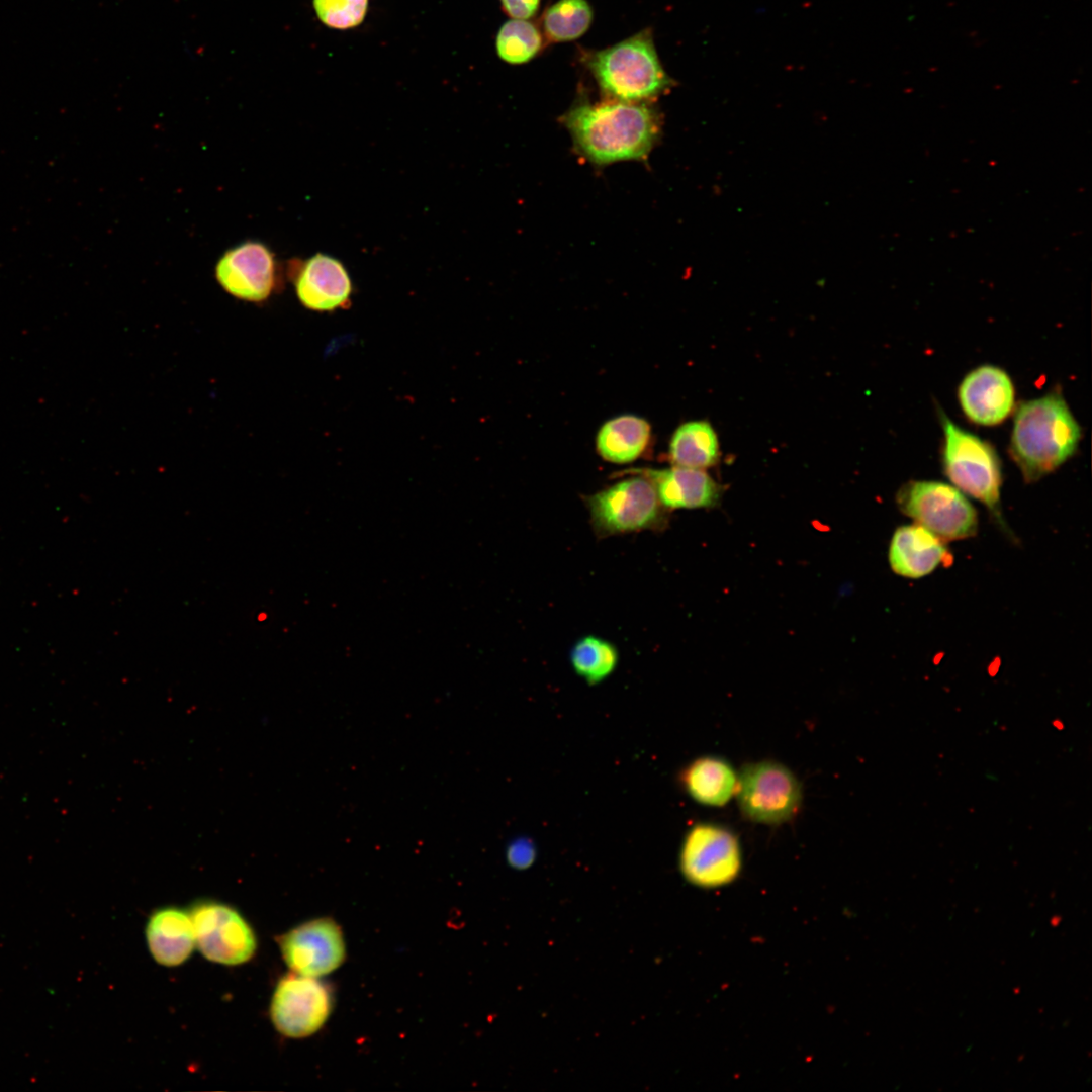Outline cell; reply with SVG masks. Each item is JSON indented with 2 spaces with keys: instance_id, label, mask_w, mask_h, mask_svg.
<instances>
[{
  "instance_id": "cell-1",
  "label": "cell",
  "mask_w": 1092,
  "mask_h": 1092,
  "mask_svg": "<svg viewBox=\"0 0 1092 1092\" xmlns=\"http://www.w3.org/2000/svg\"><path fill=\"white\" fill-rule=\"evenodd\" d=\"M562 122L576 151L598 166L645 160L661 132L660 116L647 102L580 100Z\"/></svg>"
},
{
  "instance_id": "cell-2",
  "label": "cell",
  "mask_w": 1092,
  "mask_h": 1092,
  "mask_svg": "<svg viewBox=\"0 0 1092 1092\" xmlns=\"http://www.w3.org/2000/svg\"><path fill=\"white\" fill-rule=\"evenodd\" d=\"M1081 427L1059 390L1022 401L1015 410L1009 454L1024 480L1054 472L1077 451Z\"/></svg>"
},
{
  "instance_id": "cell-3",
  "label": "cell",
  "mask_w": 1092,
  "mask_h": 1092,
  "mask_svg": "<svg viewBox=\"0 0 1092 1092\" xmlns=\"http://www.w3.org/2000/svg\"><path fill=\"white\" fill-rule=\"evenodd\" d=\"M588 66L609 99L647 102L669 90L673 84L647 29L595 53Z\"/></svg>"
},
{
  "instance_id": "cell-4",
  "label": "cell",
  "mask_w": 1092,
  "mask_h": 1092,
  "mask_svg": "<svg viewBox=\"0 0 1092 1092\" xmlns=\"http://www.w3.org/2000/svg\"><path fill=\"white\" fill-rule=\"evenodd\" d=\"M943 433L942 471L963 493L982 503L1003 527L1001 516L1002 464L992 444L956 424L938 411Z\"/></svg>"
},
{
  "instance_id": "cell-5",
  "label": "cell",
  "mask_w": 1092,
  "mask_h": 1092,
  "mask_svg": "<svg viewBox=\"0 0 1092 1092\" xmlns=\"http://www.w3.org/2000/svg\"><path fill=\"white\" fill-rule=\"evenodd\" d=\"M594 534L599 539L652 531L662 532L669 515L652 482L640 475L628 476L583 497Z\"/></svg>"
},
{
  "instance_id": "cell-6",
  "label": "cell",
  "mask_w": 1092,
  "mask_h": 1092,
  "mask_svg": "<svg viewBox=\"0 0 1092 1092\" xmlns=\"http://www.w3.org/2000/svg\"><path fill=\"white\" fill-rule=\"evenodd\" d=\"M896 504L905 516L945 543L977 534L976 509L961 490L948 483L910 480L898 489Z\"/></svg>"
},
{
  "instance_id": "cell-7",
  "label": "cell",
  "mask_w": 1092,
  "mask_h": 1092,
  "mask_svg": "<svg viewBox=\"0 0 1092 1092\" xmlns=\"http://www.w3.org/2000/svg\"><path fill=\"white\" fill-rule=\"evenodd\" d=\"M735 795L746 819L767 825L792 819L802 801L798 779L788 767L771 760L743 766L738 774Z\"/></svg>"
},
{
  "instance_id": "cell-8",
  "label": "cell",
  "mask_w": 1092,
  "mask_h": 1092,
  "mask_svg": "<svg viewBox=\"0 0 1092 1092\" xmlns=\"http://www.w3.org/2000/svg\"><path fill=\"white\" fill-rule=\"evenodd\" d=\"M742 866L737 836L727 827L698 823L687 832L679 852V868L688 882L718 888L733 882Z\"/></svg>"
},
{
  "instance_id": "cell-9",
  "label": "cell",
  "mask_w": 1092,
  "mask_h": 1092,
  "mask_svg": "<svg viewBox=\"0 0 1092 1092\" xmlns=\"http://www.w3.org/2000/svg\"><path fill=\"white\" fill-rule=\"evenodd\" d=\"M333 995L320 978L289 973L277 983L270 1018L284 1036L303 1038L317 1032L329 1019Z\"/></svg>"
},
{
  "instance_id": "cell-10",
  "label": "cell",
  "mask_w": 1092,
  "mask_h": 1092,
  "mask_svg": "<svg viewBox=\"0 0 1092 1092\" xmlns=\"http://www.w3.org/2000/svg\"><path fill=\"white\" fill-rule=\"evenodd\" d=\"M189 914L195 944L207 960L235 966L254 956L257 948L255 933L235 908L206 900L195 903Z\"/></svg>"
},
{
  "instance_id": "cell-11",
  "label": "cell",
  "mask_w": 1092,
  "mask_h": 1092,
  "mask_svg": "<svg viewBox=\"0 0 1092 1092\" xmlns=\"http://www.w3.org/2000/svg\"><path fill=\"white\" fill-rule=\"evenodd\" d=\"M282 958L297 974L321 978L337 970L346 958L340 926L328 917L308 920L278 938Z\"/></svg>"
},
{
  "instance_id": "cell-12",
  "label": "cell",
  "mask_w": 1092,
  "mask_h": 1092,
  "mask_svg": "<svg viewBox=\"0 0 1092 1092\" xmlns=\"http://www.w3.org/2000/svg\"><path fill=\"white\" fill-rule=\"evenodd\" d=\"M215 277L234 297L252 302L264 301L276 287L274 254L263 243L244 242L219 258Z\"/></svg>"
},
{
  "instance_id": "cell-13",
  "label": "cell",
  "mask_w": 1092,
  "mask_h": 1092,
  "mask_svg": "<svg viewBox=\"0 0 1092 1092\" xmlns=\"http://www.w3.org/2000/svg\"><path fill=\"white\" fill-rule=\"evenodd\" d=\"M958 400L972 423L995 426L1014 412L1015 387L1004 369L984 364L964 376L958 387Z\"/></svg>"
},
{
  "instance_id": "cell-14",
  "label": "cell",
  "mask_w": 1092,
  "mask_h": 1092,
  "mask_svg": "<svg viewBox=\"0 0 1092 1092\" xmlns=\"http://www.w3.org/2000/svg\"><path fill=\"white\" fill-rule=\"evenodd\" d=\"M295 293L307 309L324 312L347 307L352 281L337 259L316 254L292 268Z\"/></svg>"
},
{
  "instance_id": "cell-15",
  "label": "cell",
  "mask_w": 1092,
  "mask_h": 1092,
  "mask_svg": "<svg viewBox=\"0 0 1092 1092\" xmlns=\"http://www.w3.org/2000/svg\"><path fill=\"white\" fill-rule=\"evenodd\" d=\"M953 561L945 542L918 524L898 527L890 541L889 563L897 575L921 578Z\"/></svg>"
},
{
  "instance_id": "cell-16",
  "label": "cell",
  "mask_w": 1092,
  "mask_h": 1092,
  "mask_svg": "<svg viewBox=\"0 0 1092 1092\" xmlns=\"http://www.w3.org/2000/svg\"><path fill=\"white\" fill-rule=\"evenodd\" d=\"M632 473L652 482L661 505L668 511L713 508L722 495L721 486L699 468L673 465L665 469H636Z\"/></svg>"
},
{
  "instance_id": "cell-17",
  "label": "cell",
  "mask_w": 1092,
  "mask_h": 1092,
  "mask_svg": "<svg viewBox=\"0 0 1092 1092\" xmlns=\"http://www.w3.org/2000/svg\"><path fill=\"white\" fill-rule=\"evenodd\" d=\"M146 939L157 963L167 967L181 965L196 946L189 911L177 907L156 910L147 922Z\"/></svg>"
},
{
  "instance_id": "cell-18",
  "label": "cell",
  "mask_w": 1092,
  "mask_h": 1092,
  "mask_svg": "<svg viewBox=\"0 0 1092 1092\" xmlns=\"http://www.w3.org/2000/svg\"><path fill=\"white\" fill-rule=\"evenodd\" d=\"M651 438V426L636 415H620L605 422L598 431L596 447L599 455L615 464L631 463L646 450Z\"/></svg>"
},
{
  "instance_id": "cell-19",
  "label": "cell",
  "mask_w": 1092,
  "mask_h": 1092,
  "mask_svg": "<svg viewBox=\"0 0 1092 1092\" xmlns=\"http://www.w3.org/2000/svg\"><path fill=\"white\" fill-rule=\"evenodd\" d=\"M738 774L726 760L704 756L691 762L681 772L680 782L697 802L720 807L735 795Z\"/></svg>"
},
{
  "instance_id": "cell-20",
  "label": "cell",
  "mask_w": 1092,
  "mask_h": 1092,
  "mask_svg": "<svg viewBox=\"0 0 1092 1092\" xmlns=\"http://www.w3.org/2000/svg\"><path fill=\"white\" fill-rule=\"evenodd\" d=\"M719 457L718 437L709 422H687L673 432L668 458L674 466L704 469L715 465Z\"/></svg>"
},
{
  "instance_id": "cell-21",
  "label": "cell",
  "mask_w": 1092,
  "mask_h": 1092,
  "mask_svg": "<svg viewBox=\"0 0 1092 1092\" xmlns=\"http://www.w3.org/2000/svg\"><path fill=\"white\" fill-rule=\"evenodd\" d=\"M575 673L588 685H597L609 677L619 662L618 648L609 640L588 634L580 637L569 652Z\"/></svg>"
},
{
  "instance_id": "cell-22",
  "label": "cell",
  "mask_w": 1092,
  "mask_h": 1092,
  "mask_svg": "<svg viewBox=\"0 0 1092 1092\" xmlns=\"http://www.w3.org/2000/svg\"><path fill=\"white\" fill-rule=\"evenodd\" d=\"M593 17V8L586 0H558L544 11L542 26L549 40L571 41L588 30Z\"/></svg>"
},
{
  "instance_id": "cell-23",
  "label": "cell",
  "mask_w": 1092,
  "mask_h": 1092,
  "mask_svg": "<svg viewBox=\"0 0 1092 1092\" xmlns=\"http://www.w3.org/2000/svg\"><path fill=\"white\" fill-rule=\"evenodd\" d=\"M498 57L512 65L534 59L542 50L543 37L538 27L526 19H511L503 24L496 35Z\"/></svg>"
},
{
  "instance_id": "cell-24",
  "label": "cell",
  "mask_w": 1092,
  "mask_h": 1092,
  "mask_svg": "<svg viewBox=\"0 0 1092 1092\" xmlns=\"http://www.w3.org/2000/svg\"><path fill=\"white\" fill-rule=\"evenodd\" d=\"M313 7L317 18L326 26L348 29L364 20L368 0H313Z\"/></svg>"
},
{
  "instance_id": "cell-25",
  "label": "cell",
  "mask_w": 1092,
  "mask_h": 1092,
  "mask_svg": "<svg viewBox=\"0 0 1092 1092\" xmlns=\"http://www.w3.org/2000/svg\"><path fill=\"white\" fill-rule=\"evenodd\" d=\"M534 843L526 838L512 841L507 848V859L515 868L523 869L530 866L535 858Z\"/></svg>"
},
{
  "instance_id": "cell-26",
  "label": "cell",
  "mask_w": 1092,
  "mask_h": 1092,
  "mask_svg": "<svg viewBox=\"0 0 1092 1092\" xmlns=\"http://www.w3.org/2000/svg\"><path fill=\"white\" fill-rule=\"evenodd\" d=\"M504 11L513 19H529L534 16L540 0H500Z\"/></svg>"
}]
</instances>
